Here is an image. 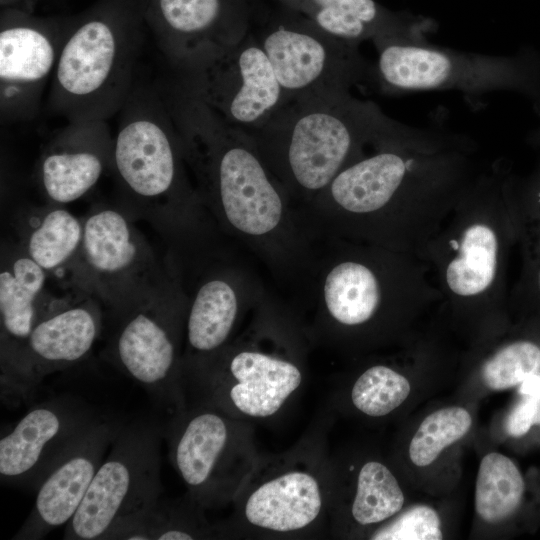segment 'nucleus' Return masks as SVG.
Masks as SVG:
<instances>
[{
	"instance_id": "nucleus-21",
	"label": "nucleus",
	"mask_w": 540,
	"mask_h": 540,
	"mask_svg": "<svg viewBox=\"0 0 540 540\" xmlns=\"http://www.w3.org/2000/svg\"><path fill=\"white\" fill-rule=\"evenodd\" d=\"M123 424L98 417L43 480L13 540L41 539L72 519Z\"/></svg>"
},
{
	"instance_id": "nucleus-15",
	"label": "nucleus",
	"mask_w": 540,
	"mask_h": 540,
	"mask_svg": "<svg viewBox=\"0 0 540 540\" xmlns=\"http://www.w3.org/2000/svg\"><path fill=\"white\" fill-rule=\"evenodd\" d=\"M169 459L188 496L202 508L235 497L244 483V429L235 417L200 404L173 416Z\"/></svg>"
},
{
	"instance_id": "nucleus-6",
	"label": "nucleus",
	"mask_w": 540,
	"mask_h": 540,
	"mask_svg": "<svg viewBox=\"0 0 540 540\" xmlns=\"http://www.w3.org/2000/svg\"><path fill=\"white\" fill-rule=\"evenodd\" d=\"M146 28L137 0H97L70 16L47 108L68 122L119 113L134 85Z\"/></svg>"
},
{
	"instance_id": "nucleus-23",
	"label": "nucleus",
	"mask_w": 540,
	"mask_h": 540,
	"mask_svg": "<svg viewBox=\"0 0 540 540\" xmlns=\"http://www.w3.org/2000/svg\"><path fill=\"white\" fill-rule=\"evenodd\" d=\"M324 505L325 490L317 474L304 465H287L240 496L239 514L248 527L293 535L316 525Z\"/></svg>"
},
{
	"instance_id": "nucleus-3",
	"label": "nucleus",
	"mask_w": 540,
	"mask_h": 540,
	"mask_svg": "<svg viewBox=\"0 0 540 540\" xmlns=\"http://www.w3.org/2000/svg\"><path fill=\"white\" fill-rule=\"evenodd\" d=\"M414 128L350 91L324 89L291 99L249 133L301 208L370 148Z\"/></svg>"
},
{
	"instance_id": "nucleus-30",
	"label": "nucleus",
	"mask_w": 540,
	"mask_h": 540,
	"mask_svg": "<svg viewBox=\"0 0 540 540\" xmlns=\"http://www.w3.org/2000/svg\"><path fill=\"white\" fill-rule=\"evenodd\" d=\"M403 504V492L392 472L380 462H366L357 477L353 519L363 526L379 523L399 512Z\"/></svg>"
},
{
	"instance_id": "nucleus-36",
	"label": "nucleus",
	"mask_w": 540,
	"mask_h": 540,
	"mask_svg": "<svg viewBox=\"0 0 540 540\" xmlns=\"http://www.w3.org/2000/svg\"><path fill=\"white\" fill-rule=\"evenodd\" d=\"M519 392L522 396L533 398L537 405L536 424L540 425V375L536 373L525 379L520 386Z\"/></svg>"
},
{
	"instance_id": "nucleus-5",
	"label": "nucleus",
	"mask_w": 540,
	"mask_h": 540,
	"mask_svg": "<svg viewBox=\"0 0 540 540\" xmlns=\"http://www.w3.org/2000/svg\"><path fill=\"white\" fill-rule=\"evenodd\" d=\"M300 286L323 337L441 302L427 266L417 256L336 237L318 238Z\"/></svg>"
},
{
	"instance_id": "nucleus-17",
	"label": "nucleus",
	"mask_w": 540,
	"mask_h": 540,
	"mask_svg": "<svg viewBox=\"0 0 540 540\" xmlns=\"http://www.w3.org/2000/svg\"><path fill=\"white\" fill-rule=\"evenodd\" d=\"M70 16H38L15 8L0 13L2 123L33 120L51 80Z\"/></svg>"
},
{
	"instance_id": "nucleus-35",
	"label": "nucleus",
	"mask_w": 540,
	"mask_h": 540,
	"mask_svg": "<svg viewBox=\"0 0 540 540\" xmlns=\"http://www.w3.org/2000/svg\"><path fill=\"white\" fill-rule=\"evenodd\" d=\"M537 405L533 398L523 396L513 408L506 421V431L513 437L526 434L536 424Z\"/></svg>"
},
{
	"instance_id": "nucleus-38",
	"label": "nucleus",
	"mask_w": 540,
	"mask_h": 540,
	"mask_svg": "<svg viewBox=\"0 0 540 540\" xmlns=\"http://www.w3.org/2000/svg\"><path fill=\"white\" fill-rule=\"evenodd\" d=\"M528 141L531 145L540 148V125L530 133Z\"/></svg>"
},
{
	"instance_id": "nucleus-8",
	"label": "nucleus",
	"mask_w": 540,
	"mask_h": 540,
	"mask_svg": "<svg viewBox=\"0 0 540 540\" xmlns=\"http://www.w3.org/2000/svg\"><path fill=\"white\" fill-rule=\"evenodd\" d=\"M374 87L384 94L455 90L480 96L515 92L540 115V49L488 55L430 44L427 40L378 38L372 41Z\"/></svg>"
},
{
	"instance_id": "nucleus-10",
	"label": "nucleus",
	"mask_w": 540,
	"mask_h": 540,
	"mask_svg": "<svg viewBox=\"0 0 540 540\" xmlns=\"http://www.w3.org/2000/svg\"><path fill=\"white\" fill-rule=\"evenodd\" d=\"M251 32L266 53L286 102L314 91L374 86V64L359 46L338 39L306 17L263 0L253 7Z\"/></svg>"
},
{
	"instance_id": "nucleus-34",
	"label": "nucleus",
	"mask_w": 540,
	"mask_h": 540,
	"mask_svg": "<svg viewBox=\"0 0 540 540\" xmlns=\"http://www.w3.org/2000/svg\"><path fill=\"white\" fill-rule=\"evenodd\" d=\"M372 539L389 540H440V519L434 509L416 505L385 527L379 529Z\"/></svg>"
},
{
	"instance_id": "nucleus-12",
	"label": "nucleus",
	"mask_w": 540,
	"mask_h": 540,
	"mask_svg": "<svg viewBox=\"0 0 540 540\" xmlns=\"http://www.w3.org/2000/svg\"><path fill=\"white\" fill-rule=\"evenodd\" d=\"M65 271L70 286L93 295L111 312L175 275L160 265L129 217L111 206H98L83 220L79 252Z\"/></svg>"
},
{
	"instance_id": "nucleus-25",
	"label": "nucleus",
	"mask_w": 540,
	"mask_h": 540,
	"mask_svg": "<svg viewBox=\"0 0 540 540\" xmlns=\"http://www.w3.org/2000/svg\"><path fill=\"white\" fill-rule=\"evenodd\" d=\"M49 274L19 244L6 246L0 271V370L11 361L36 323L47 312Z\"/></svg>"
},
{
	"instance_id": "nucleus-16",
	"label": "nucleus",
	"mask_w": 540,
	"mask_h": 540,
	"mask_svg": "<svg viewBox=\"0 0 540 540\" xmlns=\"http://www.w3.org/2000/svg\"><path fill=\"white\" fill-rule=\"evenodd\" d=\"M173 75L226 123L248 132L263 126L286 103L251 30L235 45Z\"/></svg>"
},
{
	"instance_id": "nucleus-29",
	"label": "nucleus",
	"mask_w": 540,
	"mask_h": 540,
	"mask_svg": "<svg viewBox=\"0 0 540 540\" xmlns=\"http://www.w3.org/2000/svg\"><path fill=\"white\" fill-rule=\"evenodd\" d=\"M524 481L517 466L507 456L489 453L483 457L477 475L475 507L489 523L508 518L518 508Z\"/></svg>"
},
{
	"instance_id": "nucleus-7",
	"label": "nucleus",
	"mask_w": 540,
	"mask_h": 540,
	"mask_svg": "<svg viewBox=\"0 0 540 540\" xmlns=\"http://www.w3.org/2000/svg\"><path fill=\"white\" fill-rule=\"evenodd\" d=\"M119 116L112 168L128 201L184 238L203 237L212 220L157 85L135 82Z\"/></svg>"
},
{
	"instance_id": "nucleus-13",
	"label": "nucleus",
	"mask_w": 540,
	"mask_h": 540,
	"mask_svg": "<svg viewBox=\"0 0 540 540\" xmlns=\"http://www.w3.org/2000/svg\"><path fill=\"white\" fill-rule=\"evenodd\" d=\"M160 444L157 424H123L80 507L65 525L63 539L102 540L116 520L161 497Z\"/></svg>"
},
{
	"instance_id": "nucleus-37",
	"label": "nucleus",
	"mask_w": 540,
	"mask_h": 540,
	"mask_svg": "<svg viewBox=\"0 0 540 540\" xmlns=\"http://www.w3.org/2000/svg\"><path fill=\"white\" fill-rule=\"evenodd\" d=\"M38 0H0L2 8H15L34 13V8Z\"/></svg>"
},
{
	"instance_id": "nucleus-39",
	"label": "nucleus",
	"mask_w": 540,
	"mask_h": 540,
	"mask_svg": "<svg viewBox=\"0 0 540 540\" xmlns=\"http://www.w3.org/2000/svg\"><path fill=\"white\" fill-rule=\"evenodd\" d=\"M248 1L251 3V5L253 7V6L257 5L259 2H261L262 0H248Z\"/></svg>"
},
{
	"instance_id": "nucleus-20",
	"label": "nucleus",
	"mask_w": 540,
	"mask_h": 540,
	"mask_svg": "<svg viewBox=\"0 0 540 540\" xmlns=\"http://www.w3.org/2000/svg\"><path fill=\"white\" fill-rule=\"evenodd\" d=\"M198 278L190 295L186 293L182 362L209 356L226 346L242 315L267 296L251 268L234 257L218 259Z\"/></svg>"
},
{
	"instance_id": "nucleus-14",
	"label": "nucleus",
	"mask_w": 540,
	"mask_h": 540,
	"mask_svg": "<svg viewBox=\"0 0 540 540\" xmlns=\"http://www.w3.org/2000/svg\"><path fill=\"white\" fill-rule=\"evenodd\" d=\"M100 301L73 288L53 298L17 352L0 370L1 400L8 406L27 401L50 374L83 361L102 330Z\"/></svg>"
},
{
	"instance_id": "nucleus-27",
	"label": "nucleus",
	"mask_w": 540,
	"mask_h": 540,
	"mask_svg": "<svg viewBox=\"0 0 540 540\" xmlns=\"http://www.w3.org/2000/svg\"><path fill=\"white\" fill-rule=\"evenodd\" d=\"M19 236L22 249L49 275L64 272L79 252L83 221L61 205L50 203L22 218Z\"/></svg>"
},
{
	"instance_id": "nucleus-4",
	"label": "nucleus",
	"mask_w": 540,
	"mask_h": 540,
	"mask_svg": "<svg viewBox=\"0 0 540 540\" xmlns=\"http://www.w3.org/2000/svg\"><path fill=\"white\" fill-rule=\"evenodd\" d=\"M516 178L503 159L485 165L418 256L443 305L488 310L510 301Z\"/></svg>"
},
{
	"instance_id": "nucleus-11",
	"label": "nucleus",
	"mask_w": 540,
	"mask_h": 540,
	"mask_svg": "<svg viewBox=\"0 0 540 540\" xmlns=\"http://www.w3.org/2000/svg\"><path fill=\"white\" fill-rule=\"evenodd\" d=\"M262 335L228 343L209 356L182 362L184 388L192 384L201 404L230 416L275 415L298 390L302 370L289 355L287 342L268 349ZM278 342V341H277Z\"/></svg>"
},
{
	"instance_id": "nucleus-28",
	"label": "nucleus",
	"mask_w": 540,
	"mask_h": 540,
	"mask_svg": "<svg viewBox=\"0 0 540 540\" xmlns=\"http://www.w3.org/2000/svg\"><path fill=\"white\" fill-rule=\"evenodd\" d=\"M515 200L520 269L510 301L540 306V163L526 177L517 176Z\"/></svg>"
},
{
	"instance_id": "nucleus-9",
	"label": "nucleus",
	"mask_w": 540,
	"mask_h": 540,
	"mask_svg": "<svg viewBox=\"0 0 540 540\" xmlns=\"http://www.w3.org/2000/svg\"><path fill=\"white\" fill-rule=\"evenodd\" d=\"M188 297L175 274L151 293L112 312L116 329L108 360L163 404L172 416L186 411L181 346Z\"/></svg>"
},
{
	"instance_id": "nucleus-24",
	"label": "nucleus",
	"mask_w": 540,
	"mask_h": 540,
	"mask_svg": "<svg viewBox=\"0 0 540 540\" xmlns=\"http://www.w3.org/2000/svg\"><path fill=\"white\" fill-rule=\"evenodd\" d=\"M330 35L359 46L378 38L427 40L437 29L431 18L390 10L375 0H272Z\"/></svg>"
},
{
	"instance_id": "nucleus-31",
	"label": "nucleus",
	"mask_w": 540,
	"mask_h": 540,
	"mask_svg": "<svg viewBox=\"0 0 540 540\" xmlns=\"http://www.w3.org/2000/svg\"><path fill=\"white\" fill-rule=\"evenodd\" d=\"M411 387L405 376L386 365L367 368L355 381L351 401L362 413L385 416L408 397Z\"/></svg>"
},
{
	"instance_id": "nucleus-19",
	"label": "nucleus",
	"mask_w": 540,
	"mask_h": 540,
	"mask_svg": "<svg viewBox=\"0 0 540 540\" xmlns=\"http://www.w3.org/2000/svg\"><path fill=\"white\" fill-rule=\"evenodd\" d=\"M99 416L71 397L33 406L0 438L1 484L36 492Z\"/></svg>"
},
{
	"instance_id": "nucleus-26",
	"label": "nucleus",
	"mask_w": 540,
	"mask_h": 540,
	"mask_svg": "<svg viewBox=\"0 0 540 540\" xmlns=\"http://www.w3.org/2000/svg\"><path fill=\"white\" fill-rule=\"evenodd\" d=\"M202 508L189 496L186 500L159 497L144 508L116 520L102 540H192L210 538Z\"/></svg>"
},
{
	"instance_id": "nucleus-32",
	"label": "nucleus",
	"mask_w": 540,
	"mask_h": 540,
	"mask_svg": "<svg viewBox=\"0 0 540 540\" xmlns=\"http://www.w3.org/2000/svg\"><path fill=\"white\" fill-rule=\"evenodd\" d=\"M472 423L462 407H448L428 415L420 424L409 445L413 464L424 467L439 456L444 448L462 438Z\"/></svg>"
},
{
	"instance_id": "nucleus-2",
	"label": "nucleus",
	"mask_w": 540,
	"mask_h": 540,
	"mask_svg": "<svg viewBox=\"0 0 540 540\" xmlns=\"http://www.w3.org/2000/svg\"><path fill=\"white\" fill-rule=\"evenodd\" d=\"M157 87L212 222L276 278L299 286L318 237L252 135L226 123L175 76Z\"/></svg>"
},
{
	"instance_id": "nucleus-22",
	"label": "nucleus",
	"mask_w": 540,
	"mask_h": 540,
	"mask_svg": "<svg viewBox=\"0 0 540 540\" xmlns=\"http://www.w3.org/2000/svg\"><path fill=\"white\" fill-rule=\"evenodd\" d=\"M113 146L105 120L68 122L56 132L37 162L38 181L50 203L64 205L87 194L112 167Z\"/></svg>"
},
{
	"instance_id": "nucleus-18",
	"label": "nucleus",
	"mask_w": 540,
	"mask_h": 540,
	"mask_svg": "<svg viewBox=\"0 0 540 540\" xmlns=\"http://www.w3.org/2000/svg\"><path fill=\"white\" fill-rule=\"evenodd\" d=\"M145 26L173 72L208 60L250 31L248 0H137Z\"/></svg>"
},
{
	"instance_id": "nucleus-1",
	"label": "nucleus",
	"mask_w": 540,
	"mask_h": 540,
	"mask_svg": "<svg viewBox=\"0 0 540 540\" xmlns=\"http://www.w3.org/2000/svg\"><path fill=\"white\" fill-rule=\"evenodd\" d=\"M484 167L471 139L414 128L370 148L301 211L318 237L418 257Z\"/></svg>"
},
{
	"instance_id": "nucleus-33",
	"label": "nucleus",
	"mask_w": 540,
	"mask_h": 540,
	"mask_svg": "<svg viewBox=\"0 0 540 540\" xmlns=\"http://www.w3.org/2000/svg\"><path fill=\"white\" fill-rule=\"evenodd\" d=\"M540 369V345L518 339L499 348L483 365L482 377L493 390H504L522 383Z\"/></svg>"
}]
</instances>
